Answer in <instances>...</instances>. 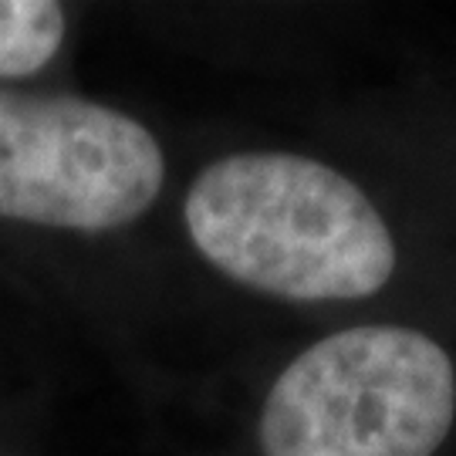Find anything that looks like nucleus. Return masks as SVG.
I'll return each instance as SVG.
<instances>
[{
  "label": "nucleus",
  "mask_w": 456,
  "mask_h": 456,
  "mask_svg": "<svg viewBox=\"0 0 456 456\" xmlns=\"http://www.w3.org/2000/svg\"><path fill=\"white\" fill-rule=\"evenodd\" d=\"M196 254L254 294L294 305L375 297L399 247L348 173L284 149H240L207 163L183 200Z\"/></svg>",
  "instance_id": "1"
},
{
  "label": "nucleus",
  "mask_w": 456,
  "mask_h": 456,
  "mask_svg": "<svg viewBox=\"0 0 456 456\" xmlns=\"http://www.w3.org/2000/svg\"><path fill=\"white\" fill-rule=\"evenodd\" d=\"M456 426V362L429 331L352 325L301 348L261 403V456H436Z\"/></svg>",
  "instance_id": "2"
},
{
  "label": "nucleus",
  "mask_w": 456,
  "mask_h": 456,
  "mask_svg": "<svg viewBox=\"0 0 456 456\" xmlns=\"http://www.w3.org/2000/svg\"><path fill=\"white\" fill-rule=\"evenodd\" d=\"M163 183L166 152L135 115L0 88V220L109 233L142 220Z\"/></svg>",
  "instance_id": "3"
},
{
  "label": "nucleus",
  "mask_w": 456,
  "mask_h": 456,
  "mask_svg": "<svg viewBox=\"0 0 456 456\" xmlns=\"http://www.w3.org/2000/svg\"><path fill=\"white\" fill-rule=\"evenodd\" d=\"M68 14L54 0H0V82L31 78L58 58Z\"/></svg>",
  "instance_id": "4"
}]
</instances>
